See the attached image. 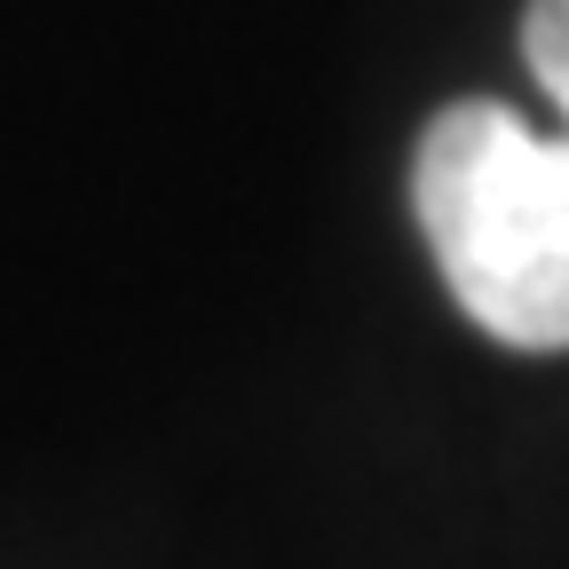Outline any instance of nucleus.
Here are the masks:
<instances>
[{
	"label": "nucleus",
	"instance_id": "1",
	"mask_svg": "<svg viewBox=\"0 0 569 569\" xmlns=\"http://www.w3.org/2000/svg\"><path fill=\"white\" fill-rule=\"evenodd\" d=\"M411 206L451 301L490 340L522 356L569 348V134L467 96L427 119Z\"/></svg>",
	"mask_w": 569,
	"mask_h": 569
},
{
	"label": "nucleus",
	"instance_id": "2",
	"mask_svg": "<svg viewBox=\"0 0 569 569\" xmlns=\"http://www.w3.org/2000/svg\"><path fill=\"white\" fill-rule=\"evenodd\" d=\"M522 63H530V80L546 88V103L561 111V134H569V0H530L522 9Z\"/></svg>",
	"mask_w": 569,
	"mask_h": 569
}]
</instances>
